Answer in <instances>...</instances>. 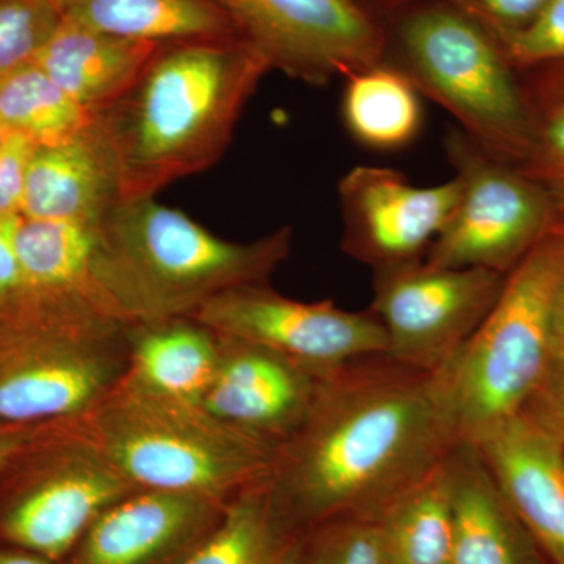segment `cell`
<instances>
[{
	"mask_svg": "<svg viewBox=\"0 0 564 564\" xmlns=\"http://www.w3.org/2000/svg\"><path fill=\"white\" fill-rule=\"evenodd\" d=\"M459 443L437 373L381 352L322 375L265 480L299 534L329 519L380 521Z\"/></svg>",
	"mask_w": 564,
	"mask_h": 564,
	"instance_id": "cell-1",
	"label": "cell"
},
{
	"mask_svg": "<svg viewBox=\"0 0 564 564\" xmlns=\"http://www.w3.org/2000/svg\"><path fill=\"white\" fill-rule=\"evenodd\" d=\"M270 66L240 36L159 44L137 79L93 111L120 173L122 199L220 161Z\"/></svg>",
	"mask_w": 564,
	"mask_h": 564,
	"instance_id": "cell-2",
	"label": "cell"
},
{
	"mask_svg": "<svg viewBox=\"0 0 564 564\" xmlns=\"http://www.w3.org/2000/svg\"><path fill=\"white\" fill-rule=\"evenodd\" d=\"M96 231V278L122 325L191 317L223 292L269 282L293 242L289 226L229 242L154 196L122 199Z\"/></svg>",
	"mask_w": 564,
	"mask_h": 564,
	"instance_id": "cell-3",
	"label": "cell"
},
{
	"mask_svg": "<svg viewBox=\"0 0 564 564\" xmlns=\"http://www.w3.org/2000/svg\"><path fill=\"white\" fill-rule=\"evenodd\" d=\"M135 489L193 494L228 502L272 469V444L177 402L131 378L70 419Z\"/></svg>",
	"mask_w": 564,
	"mask_h": 564,
	"instance_id": "cell-4",
	"label": "cell"
},
{
	"mask_svg": "<svg viewBox=\"0 0 564 564\" xmlns=\"http://www.w3.org/2000/svg\"><path fill=\"white\" fill-rule=\"evenodd\" d=\"M389 20L386 61L486 154L521 166L533 148L536 118L496 36L447 0H415Z\"/></svg>",
	"mask_w": 564,
	"mask_h": 564,
	"instance_id": "cell-5",
	"label": "cell"
},
{
	"mask_svg": "<svg viewBox=\"0 0 564 564\" xmlns=\"http://www.w3.org/2000/svg\"><path fill=\"white\" fill-rule=\"evenodd\" d=\"M563 252L564 218L507 274L477 332L437 372L462 443H477L524 411L540 389Z\"/></svg>",
	"mask_w": 564,
	"mask_h": 564,
	"instance_id": "cell-6",
	"label": "cell"
},
{
	"mask_svg": "<svg viewBox=\"0 0 564 564\" xmlns=\"http://www.w3.org/2000/svg\"><path fill=\"white\" fill-rule=\"evenodd\" d=\"M129 326L41 314L0 329V425L90 411L128 372Z\"/></svg>",
	"mask_w": 564,
	"mask_h": 564,
	"instance_id": "cell-7",
	"label": "cell"
},
{
	"mask_svg": "<svg viewBox=\"0 0 564 564\" xmlns=\"http://www.w3.org/2000/svg\"><path fill=\"white\" fill-rule=\"evenodd\" d=\"M2 473L0 538L52 563L68 558L93 522L139 489L70 421L47 423Z\"/></svg>",
	"mask_w": 564,
	"mask_h": 564,
	"instance_id": "cell-8",
	"label": "cell"
},
{
	"mask_svg": "<svg viewBox=\"0 0 564 564\" xmlns=\"http://www.w3.org/2000/svg\"><path fill=\"white\" fill-rule=\"evenodd\" d=\"M444 144L462 196L423 261L447 269L510 273L563 215L540 182L486 154L458 128L447 132Z\"/></svg>",
	"mask_w": 564,
	"mask_h": 564,
	"instance_id": "cell-9",
	"label": "cell"
},
{
	"mask_svg": "<svg viewBox=\"0 0 564 564\" xmlns=\"http://www.w3.org/2000/svg\"><path fill=\"white\" fill-rule=\"evenodd\" d=\"M240 39L292 79L323 87L378 65L388 31L359 0H215Z\"/></svg>",
	"mask_w": 564,
	"mask_h": 564,
	"instance_id": "cell-10",
	"label": "cell"
},
{
	"mask_svg": "<svg viewBox=\"0 0 564 564\" xmlns=\"http://www.w3.org/2000/svg\"><path fill=\"white\" fill-rule=\"evenodd\" d=\"M505 278L425 261L373 272L369 311L383 326L386 355L423 372H441L492 310Z\"/></svg>",
	"mask_w": 564,
	"mask_h": 564,
	"instance_id": "cell-11",
	"label": "cell"
},
{
	"mask_svg": "<svg viewBox=\"0 0 564 564\" xmlns=\"http://www.w3.org/2000/svg\"><path fill=\"white\" fill-rule=\"evenodd\" d=\"M191 317L220 336L278 352L318 377L388 352L383 326L370 311L351 313L332 300L299 302L273 291L269 282L223 292Z\"/></svg>",
	"mask_w": 564,
	"mask_h": 564,
	"instance_id": "cell-12",
	"label": "cell"
},
{
	"mask_svg": "<svg viewBox=\"0 0 564 564\" xmlns=\"http://www.w3.org/2000/svg\"><path fill=\"white\" fill-rule=\"evenodd\" d=\"M343 250L373 272L423 261L458 206V177L421 187L383 166H355L337 185Z\"/></svg>",
	"mask_w": 564,
	"mask_h": 564,
	"instance_id": "cell-13",
	"label": "cell"
},
{
	"mask_svg": "<svg viewBox=\"0 0 564 564\" xmlns=\"http://www.w3.org/2000/svg\"><path fill=\"white\" fill-rule=\"evenodd\" d=\"M545 558L564 564V437L525 410L473 444Z\"/></svg>",
	"mask_w": 564,
	"mask_h": 564,
	"instance_id": "cell-14",
	"label": "cell"
},
{
	"mask_svg": "<svg viewBox=\"0 0 564 564\" xmlns=\"http://www.w3.org/2000/svg\"><path fill=\"white\" fill-rule=\"evenodd\" d=\"M318 381V375L278 352L220 336V361L202 408L278 447L302 423Z\"/></svg>",
	"mask_w": 564,
	"mask_h": 564,
	"instance_id": "cell-15",
	"label": "cell"
},
{
	"mask_svg": "<svg viewBox=\"0 0 564 564\" xmlns=\"http://www.w3.org/2000/svg\"><path fill=\"white\" fill-rule=\"evenodd\" d=\"M226 503L193 494L139 489L93 522L68 555V564L176 563L209 532Z\"/></svg>",
	"mask_w": 564,
	"mask_h": 564,
	"instance_id": "cell-16",
	"label": "cell"
},
{
	"mask_svg": "<svg viewBox=\"0 0 564 564\" xmlns=\"http://www.w3.org/2000/svg\"><path fill=\"white\" fill-rule=\"evenodd\" d=\"M122 202L120 173L91 120L79 132L36 144L25 180L22 217L98 226Z\"/></svg>",
	"mask_w": 564,
	"mask_h": 564,
	"instance_id": "cell-17",
	"label": "cell"
},
{
	"mask_svg": "<svg viewBox=\"0 0 564 564\" xmlns=\"http://www.w3.org/2000/svg\"><path fill=\"white\" fill-rule=\"evenodd\" d=\"M13 243L29 291L43 310L120 323L107 310L96 278V226L21 215Z\"/></svg>",
	"mask_w": 564,
	"mask_h": 564,
	"instance_id": "cell-18",
	"label": "cell"
},
{
	"mask_svg": "<svg viewBox=\"0 0 564 564\" xmlns=\"http://www.w3.org/2000/svg\"><path fill=\"white\" fill-rule=\"evenodd\" d=\"M445 467L454 516L451 564H543L473 444L456 445Z\"/></svg>",
	"mask_w": 564,
	"mask_h": 564,
	"instance_id": "cell-19",
	"label": "cell"
},
{
	"mask_svg": "<svg viewBox=\"0 0 564 564\" xmlns=\"http://www.w3.org/2000/svg\"><path fill=\"white\" fill-rule=\"evenodd\" d=\"M158 46L95 31L63 14L35 63L93 113L128 90Z\"/></svg>",
	"mask_w": 564,
	"mask_h": 564,
	"instance_id": "cell-20",
	"label": "cell"
},
{
	"mask_svg": "<svg viewBox=\"0 0 564 564\" xmlns=\"http://www.w3.org/2000/svg\"><path fill=\"white\" fill-rule=\"evenodd\" d=\"M126 377L177 402L199 404L220 361V336L193 317L133 323Z\"/></svg>",
	"mask_w": 564,
	"mask_h": 564,
	"instance_id": "cell-21",
	"label": "cell"
},
{
	"mask_svg": "<svg viewBox=\"0 0 564 564\" xmlns=\"http://www.w3.org/2000/svg\"><path fill=\"white\" fill-rule=\"evenodd\" d=\"M63 14L95 31L155 44L239 36L215 0H66Z\"/></svg>",
	"mask_w": 564,
	"mask_h": 564,
	"instance_id": "cell-22",
	"label": "cell"
},
{
	"mask_svg": "<svg viewBox=\"0 0 564 564\" xmlns=\"http://www.w3.org/2000/svg\"><path fill=\"white\" fill-rule=\"evenodd\" d=\"M265 478L236 494L209 532L173 564H285L299 533Z\"/></svg>",
	"mask_w": 564,
	"mask_h": 564,
	"instance_id": "cell-23",
	"label": "cell"
},
{
	"mask_svg": "<svg viewBox=\"0 0 564 564\" xmlns=\"http://www.w3.org/2000/svg\"><path fill=\"white\" fill-rule=\"evenodd\" d=\"M421 98L410 77L384 58L378 65L345 77V128L369 150H402L421 133Z\"/></svg>",
	"mask_w": 564,
	"mask_h": 564,
	"instance_id": "cell-24",
	"label": "cell"
},
{
	"mask_svg": "<svg viewBox=\"0 0 564 564\" xmlns=\"http://www.w3.org/2000/svg\"><path fill=\"white\" fill-rule=\"evenodd\" d=\"M445 462L404 491L378 521L388 564H451L454 516Z\"/></svg>",
	"mask_w": 564,
	"mask_h": 564,
	"instance_id": "cell-25",
	"label": "cell"
},
{
	"mask_svg": "<svg viewBox=\"0 0 564 564\" xmlns=\"http://www.w3.org/2000/svg\"><path fill=\"white\" fill-rule=\"evenodd\" d=\"M91 113L70 99L36 63L0 79V124L35 144H50L79 132Z\"/></svg>",
	"mask_w": 564,
	"mask_h": 564,
	"instance_id": "cell-26",
	"label": "cell"
},
{
	"mask_svg": "<svg viewBox=\"0 0 564 564\" xmlns=\"http://www.w3.org/2000/svg\"><path fill=\"white\" fill-rule=\"evenodd\" d=\"M285 564H388L378 521L337 518L296 536Z\"/></svg>",
	"mask_w": 564,
	"mask_h": 564,
	"instance_id": "cell-27",
	"label": "cell"
},
{
	"mask_svg": "<svg viewBox=\"0 0 564 564\" xmlns=\"http://www.w3.org/2000/svg\"><path fill=\"white\" fill-rule=\"evenodd\" d=\"M62 18L47 0H0V79L35 63Z\"/></svg>",
	"mask_w": 564,
	"mask_h": 564,
	"instance_id": "cell-28",
	"label": "cell"
},
{
	"mask_svg": "<svg viewBox=\"0 0 564 564\" xmlns=\"http://www.w3.org/2000/svg\"><path fill=\"white\" fill-rule=\"evenodd\" d=\"M532 109L536 135L519 169L543 185L564 217V101L536 104Z\"/></svg>",
	"mask_w": 564,
	"mask_h": 564,
	"instance_id": "cell-29",
	"label": "cell"
},
{
	"mask_svg": "<svg viewBox=\"0 0 564 564\" xmlns=\"http://www.w3.org/2000/svg\"><path fill=\"white\" fill-rule=\"evenodd\" d=\"M518 73L564 62V0H552L525 31L497 40Z\"/></svg>",
	"mask_w": 564,
	"mask_h": 564,
	"instance_id": "cell-30",
	"label": "cell"
},
{
	"mask_svg": "<svg viewBox=\"0 0 564 564\" xmlns=\"http://www.w3.org/2000/svg\"><path fill=\"white\" fill-rule=\"evenodd\" d=\"M18 218L0 220V329L20 325L40 313L14 250L13 228Z\"/></svg>",
	"mask_w": 564,
	"mask_h": 564,
	"instance_id": "cell-31",
	"label": "cell"
},
{
	"mask_svg": "<svg viewBox=\"0 0 564 564\" xmlns=\"http://www.w3.org/2000/svg\"><path fill=\"white\" fill-rule=\"evenodd\" d=\"M485 28L496 40L529 29L552 0H447Z\"/></svg>",
	"mask_w": 564,
	"mask_h": 564,
	"instance_id": "cell-32",
	"label": "cell"
},
{
	"mask_svg": "<svg viewBox=\"0 0 564 564\" xmlns=\"http://www.w3.org/2000/svg\"><path fill=\"white\" fill-rule=\"evenodd\" d=\"M36 144L20 133L0 141V220L21 217L25 180Z\"/></svg>",
	"mask_w": 564,
	"mask_h": 564,
	"instance_id": "cell-33",
	"label": "cell"
},
{
	"mask_svg": "<svg viewBox=\"0 0 564 564\" xmlns=\"http://www.w3.org/2000/svg\"><path fill=\"white\" fill-rule=\"evenodd\" d=\"M527 410L564 437V350L552 351L540 389Z\"/></svg>",
	"mask_w": 564,
	"mask_h": 564,
	"instance_id": "cell-34",
	"label": "cell"
},
{
	"mask_svg": "<svg viewBox=\"0 0 564 564\" xmlns=\"http://www.w3.org/2000/svg\"><path fill=\"white\" fill-rule=\"evenodd\" d=\"M530 79L524 85L527 98L536 104L564 101V62L527 70Z\"/></svg>",
	"mask_w": 564,
	"mask_h": 564,
	"instance_id": "cell-35",
	"label": "cell"
},
{
	"mask_svg": "<svg viewBox=\"0 0 564 564\" xmlns=\"http://www.w3.org/2000/svg\"><path fill=\"white\" fill-rule=\"evenodd\" d=\"M47 425V423H46ZM44 425H0V470L25 447Z\"/></svg>",
	"mask_w": 564,
	"mask_h": 564,
	"instance_id": "cell-36",
	"label": "cell"
},
{
	"mask_svg": "<svg viewBox=\"0 0 564 564\" xmlns=\"http://www.w3.org/2000/svg\"><path fill=\"white\" fill-rule=\"evenodd\" d=\"M564 350V252L552 303V351Z\"/></svg>",
	"mask_w": 564,
	"mask_h": 564,
	"instance_id": "cell-37",
	"label": "cell"
},
{
	"mask_svg": "<svg viewBox=\"0 0 564 564\" xmlns=\"http://www.w3.org/2000/svg\"><path fill=\"white\" fill-rule=\"evenodd\" d=\"M0 564H55L31 552L21 549H0Z\"/></svg>",
	"mask_w": 564,
	"mask_h": 564,
	"instance_id": "cell-38",
	"label": "cell"
},
{
	"mask_svg": "<svg viewBox=\"0 0 564 564\" xmlns=\"http://www.w3.org/2000/svg\"><path fill=\"white\" fill-rule=\"evenodd\" d=\"M366 9L373 11L377 17L384 20L386 17L392 14L393 11L403 9V7L410 6L415 0H359Z\"/></svg>",
	"mask_w": 564,
	"mask_h": 564,
	"instance_id": "cell-39",
	"label": "cell"
},
{
	"mask_svg": "<svg viewBox=\"0 0 564 564\" xmlns=\"http://www.w3.org/2000/svg\"><path fill=\"white\" fill-rule=\"evenodd\" d=\"M47 2L54 3V6H57L63 11L66 0H47Z\"/></svg>",
	"mask_w": 564,
	"mask_h": 564,
	"instance_id": "cell-40",
	"label": "cell"
},
{
	"mask_svg": "<svg viewBox=\"0 0 564 564\" xmlns=\"http://www.w3.org/2000/svg\"><path fill=\"white\" fill-rule=\"evenodd\" d=\"M7 135H9V132H7L6 129H3V126L0 124V141L6 139Z\"/></svg>",
	"mask_w": 564,
	"mask_h": 564,
	"instance_id": "cell-41",
	"label": "cell"
}]
</instances>
